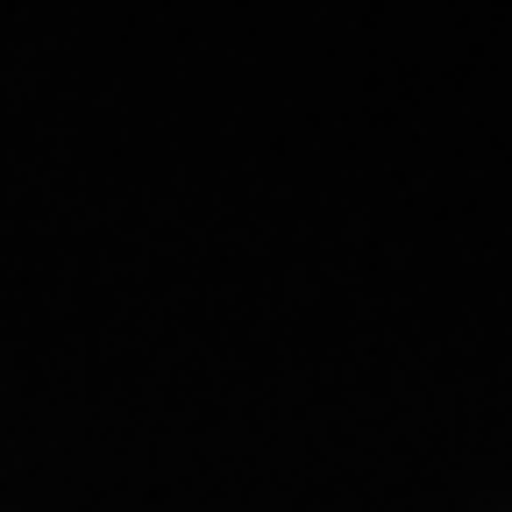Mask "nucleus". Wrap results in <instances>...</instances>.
I'll return each instance as SVG.
<instances>
[]
</instances>
